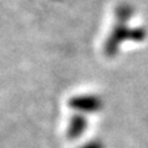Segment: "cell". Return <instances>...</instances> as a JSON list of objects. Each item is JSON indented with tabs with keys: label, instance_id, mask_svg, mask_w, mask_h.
Here are the masks:
<instances>
[{
	"label": "cell",
	"instance_id": "cell-3",
	"mask_svg": "<svg viewBox=\"0 0 148 148\" xmlns=\"http://www.w3.org/2000/svg\"><path fill=\"white\" fill-rule=\"evenodd\" d=\"M88 128V120L83 114H74L72 119L69 120L67 128V137L69 140H78L84 135Z\"/></svg>",
	"mask_w": 148,
	"mask_h": 148
},
{
	"label": "cell",
	"instance_id": "cell-1",
	"mask_svg": "<svg viewBox=\"0 0 148 148\" xmlns=\"http://www.w3.org/2000/svg\"><path fill=\"white\" fill-rule=\"evenodd\" d=\"M147 37V31L145 27H130L125 22H117L112 27L110 35L104 43V53L106 57H115L120 47L126 41L132 42H143Z\"/></svg>",
	"mask_w": 148,
	"mask_h": 148
},
{
	"label": "cell",
	"instance_id": "cell-2",
	"mask_svg": "<svg viewBox=\"0 0 148 148\" xmlns=\"http://www.w3.org/2000/svg\"><path fill=\"white\" fill-rule=\"evenodd\" d=\"M68 106L77 114H94L103 109L104 101L98 95L94 94H80L74 95L68 100Z\"/></svg>",
	"mask_w": 148,
	"mask_h": 148
},
{
	"label": "cell",
	"instance_id": "cell-5",
	"mask_svg": "<svg viewBox=\"0 0 148 148\" xmlns=\"http://www.w3.org/2000/svg\"><path fill=\"white\" fill-rule=\"evenodd\" d=\"M79 148H105L104 143L101 141H98V140H92V141H89L84 143L83 146H80Z\"/></svg>",
	"mask_w": 148,
	"mask_h": 148
},
{
	"label": "cell",
	"instance_id": "cell-4",
	"mask_svg": "<svg viewBox=\"0 0 148 148\" xmlns=\"http://www.w3.org/2000/svg\"><path fill=\"white\" fill-rule=\"evenodd\" d=\"M132 15H133V8L126 3L120 4L116 8V10H115V17H116L117 22H125V24H127L131 20Z\"/></svg>",
	"mask_w": 148,
	"mask_h": 148
}]
</instances>
